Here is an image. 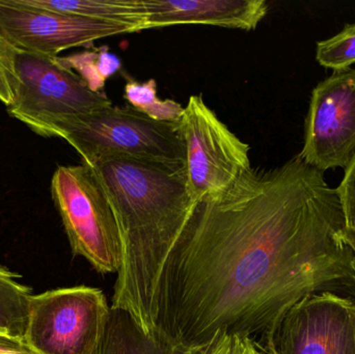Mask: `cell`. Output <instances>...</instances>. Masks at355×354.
<instances>
[{
  "instance_id": "obj_6",
  "label": "cell",
  "mask_w": 355,
  "mask_h": 354,
  "mask_svg": "<svg viewBox=\"0 0 355 354\" xmlns=\"http://www.w3.org/2000/svg\"><path fill=\"white\" fill-rule=\"evenodd\" d=\"M110 315L105 295L93 287L33 294L24 341L39 354H97Z\"/></svg>"
},
{
  "instance_id": "obj_14",
  "label": "cell",
  "mask_w": 355,
  "mask_h": 354,
  "mask_svg": "<svg viewBox=\"0 0 355 354\" xmlns=\"http://www.w3.org/2000/svg\"><path fill=\"white\" fill-rule=\"evenodd\" d=\"M19 274L0 266V334L24 340L33 291L21 284Z\"/></svg>"
},
{
  "instance_id": "obj_22",
  "label": "cell",
  "mask_w": 355,
  "mask_h": 354,
  "mask_svg": "<svg viewBox=\"0 0 355 354\" xmlns=\"http://www.w3.org/2000/svg\"><path fill=\"white\" fill-rule=\"evenodd\" d=\"M349 233L350 245H352V251H354V260H352V286L355 290V231L348 230Z\"/></svg>"
},
{
  "instance_id": "obj_3",
  "label": "cell",
  "mask_w": 355,
  "mask_h": 354,
  "mask_svg": "<svg viewBox=\"0 0 355 354\" xmlns=\"http://www.w3.org/2000/svg\"><path fill=\"white\" fill-rule=\"evenodd\" d=\"M55 137L66 139L92 166L110 158H130L185 166V148L177 122H158L129 107L108 106L67 121Z\"/></svg>"
},
{
  "instance_id": "obj_16",
  "label": "cell",
  "mask_w": 355,
  "mask_h": 354,
  "mask_svg": "<svg viewBox=\"0 0 355 354\" xmlns=\"http://www.w3.org/2000/svg\"><path fill=\"white\" fill-rule=\"evenodd\" d=\"M60 60L96 93H102L106 79L121 68L120 58L110 53L107 47L87 50Z\"/></svg>"
},
{
  "instance_id": "obj_9",
  "label": "cell",
  "mask_w": 355,
  "mask_h": 354,
  "mask_svg": "<svg viewBox=\"0 0 355 354\" xmlns=\"http://www.w3.org/2000/svg\"><path fill=\"white\" fill-rule=\"evenodd\" d=\"M355 156V69L335 71L313 89L298 157L324 172L345 170Z\"/></svg>"
},
{
  "instance_id": "obj_2",
  "label": "cell",
  "mask_w": 355,
  "mask_h": 354,
  "mask_svg": "<svg viewBox=\"0 0 355 354\" xmlns=\"http://www.w3.org/2000/svg\"><path fill=\"white\" fill-rule=\"evenodd\" d=\"M89 166L107 193L122 237L123 263L110 308L127 312L146 333L153 332L162 267L196 205L185 166L130 158Z\"/></svg>"
},
{
  "instance_id": "obj_21",
  "label": "cell",
  "mask_w": 355,
  "mask_h": 354,
  "mask_svg": "<svg viewBox=\"0 0 355 354\" xmlns=\"http://www.w3.org/2000/svg\"><path fill=\"white\" fill-rule=\"evenodd\" d=\"M232 354H267L261 345L250 337H232Z\"/></svg>"
},
{
  "instance_id": "obj_12",
  "label": "cell",
  "mask_w": 355,
  "mask_h": 354,
  "mask_svg": "<svg viewBox=\"0 0 355 354\" xmlns=\"http://www.w3.org/2000/svg\"><path fill=\"white\" fill-rule=\"evenodd\" d=\"M232 337H221L200 346L179 344L158 330L146 333L130 314L110 308L97 354H232Z\"/></svg>"
},
{
  "instance_id": "obj_13",
  "label": "cell",
  "mask_w": 355,
  "mask_h": 354,
  "mask_svg": "<svg viewBox=\"0 0 355 354\" xmlns=\"http://www.w3.org/2000/svg\"><path fill=\"white\" fill-rule=\"evenodd\" d=\"M31 4L62 14L147 29L148 10L144 0H28Z\"/></svg>"
},
{
  "instance_id": "obj_15",
  "label": "cell",
  "mask_w": 355,
  "mask_h": 354,
  "mask_svg": "<svg viewBox=\"0 0 355 354\" xmlns=\"http://www.w3.org/2000/svg\"><path fill=\"white\" fill-rule=\"evenodd\" d=\"M124 97L131 108L158 122L176 123L183 114L184 107L181 104L157 97L154 79L145 82L128 79L125 85Z\"/></svg>"
},
{
  "instance_id": "obj_10",
  "label": "cell",
  "mask_w": 355,
  "mask_h": 354,
  "mask_svg": "<svg viewBox=\"0 0 355 354\" xmlns=\"http://www.w3.org/2000/svg\"><path fill=\"white\" fill-rule=\"evenodd\" d=\"M133 33L125 25L54 12L28 0H0V37L19 51L58 56L102 37Z\"/></svg>"
},
{
  "instance_id": "obj_5",
  "label": "cell",
  "mask_w": 355,
  "mask_h": 354,
  "mask_svg": "<svg viewBox=\"0 0 355 354\" xmlns=\"http://www.w3.org/2000/svg\"><path fill=\"white\" fill-rule=\"evenodd\" d=\"M16 67L18 89L6 110L41 136L55 137L62 123L112 105L58 56L17 50Z\"/></svg>"
},
{
  "instance_id": "obj_11",
  "label": "cell",
  "mask_w": 355,
  "mask_h": 354,
  "mask_svg": "<svg viewBox=\"0 0 355 354\" xmlns=\"http://www.w3.org/2000/svg\"><path fill=\"white\" fill-rule=\"evenodd\" d=\"M148 28L205 24L252 30L268 12L265 0H144Z\"/></svg>"
},
{
  "instance_id": "obj_4",
  "label": "cell",
  "mask_w": 355,
  "mask_h": 354,
  "mask_svg": "<svg viewBox=\"0 0 355 354\" xmlns=\"http://www.w3.org/2000/svg\"><path fill=\"white\" fill-rule=\"evenodd\" d=\"M51 195L62 218L73 254L102 274H118L123 243L107 193L87 164L58 166L52 176Z\"/></svg>"
},
{
  "instance_id": "obj_18",
  "label": "cell",
  "mask_w": 355,
  "mask_h": 354,
  "mask_svg": "<svg viewBox=\"0 0 355 354\" xmlns=\"http://www.w3.org/2000/svg\"><path fill=\"white\" fill-rule=\"evenodd\" d=\"M17 49L0 37V101L8 106L14 101L19 85Z\"/></svg>"
},
{
  "instance_id": "obj_8",
  "label": "cell",
  "mask_w": 355,
  "mask_h": 354,
  "mask_svg": "<svg viewBox=\"0 0 355 354\" xmlns=\"http://www.w3.org/2000/svg\"><path fill=\"white\" fill-rule=\"evenodd\" d=\"M263 337L267 354H355V301L333 291L310 295Z\"/></svg>"
},
{
  "instance_id": "obj_19",
  "label": "cell",
  "mask_w": 355,
  "mask_h": 354,
  "mask_svg": "<svg viewBox=\"0 0 355 354\" xmlns=\"http://www.w3.org/2000/svg\"><path fill=\"white\" fill-rule=\"evenodd\" d=\"M348 230L355 231V156L345 168V175L337 188Z\"/></svg>"
},
{
  "instance_id": "obj_7",
  "label": "cell",
  "mask_w": 355,
  "mask_h": 354,
  "mask_svg": "<svg viewBox=\"0 0 355 354\" xmlns=\"http://www.w3.org/2000/svg\"><path fill=\"white\" fill-rule=\"evenodd\" d=\"M185 148V175L192 200L198 203L223 193L252 168L250 147L193 95L177 122Z\"/></svg>"
},
{
  "instance_id": "obj_20",
  "label": "cell",
  "mask_w": 355,
  "mask_h": 354,
  "mask_svg": "<svg viewBox=\"0 0 355 354\" xmlns=\"http://www.w3.org/2000/svg\"><path fill=\"white\" fill-rule=\"evenodd\" d=\"M0 354H39L22 339L0 334Z\"/></svg>"
},
{
  "instance_id": "obj_1",
  "label": "cell",
  "mask_w": 355,
  "mask_h": 354,
  "mask_svg": "<svg viewBox=\"0 0 355 354\" xmlns=\"http://www.w3.org/2000/svg\"><path fill=\"white\" fill-rule=\"evenodd\" d=\"M354 251L337 188L300 157L250 168L196 203L156 291L155 330L200 346L264 336L310 295L352 286Z\"/></svg>"
},
{
  "instance_id": "obj_17",
  "label": "cell",
  "mask_w": 355,
  "mask_h": 354,
  "mask_svg": "<svg viewBox=\"0 0 355 354\" xmlns=\"http://www.w3.org/2000/svg\"><path fill=\"white\" fill-rule=\"evenodd\" d=\"M316 58L321 66L334 71L346 70L355 64V23L346 25L335 37L319 42Z\"/></svg>"
}]
</instances>
